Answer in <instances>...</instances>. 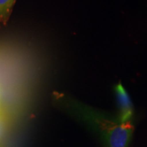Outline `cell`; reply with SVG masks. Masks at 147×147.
Masks as SVG:
<instances>
[{"instance_id":"cell-1","label":"cell","mask_w":147,"mask_h":147,"mask_svg":"<svg viewBox=\"0 0 147 147\" xmlns=\"http://www.w3.org/2000/svg\"><path fill=\"white\" fill-rule=\"evenodd\" d=\"M68 103L71 114L100 134L106 147L129 146L134 131L131 122L121 123L71 98Z\"/></svg>"},{"instance_id":"cell-2","label":"cell","mask_w":147,"mask_h":147,"mask_svg":"<svg viewBox=\"0 0 147 147\" xmlns=\"http://www.w3.org/2000/svg\"><path fill=\"white\" fill-rule=\"evenodd\" d=\"M114 92L118 108L117 120L121 123L131 122L134 115V108L128 93L121 82L115 86Z\"/></svg>"},{"instance_id":"cell-3","label":"cell","mask_w":147,"mask_h":147,"mask_svg":"<svg viewBox=\"0 0 147 147\" xmlns=\"http://www.w3.org/2000/svg\"><path fill=\"white\" fill-rule=\"evenodd\" d=\"M14 3L15 0H0V21L9 15Z\"/></svg>"},{"instance_id":"cell-4","label":"cell","mask_w":147,"mask_h":147,"mask_svg":"<svg viewBox=\"0 0 147 147\" xmlns=\"http://www.w3.org/2000/svg\"><path fill=\"white\" fill-rule=\"evenodd\" d=\"M1 121H0V132H1Z\"/></svg>"}]
</instances>
